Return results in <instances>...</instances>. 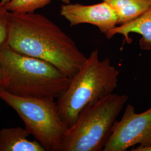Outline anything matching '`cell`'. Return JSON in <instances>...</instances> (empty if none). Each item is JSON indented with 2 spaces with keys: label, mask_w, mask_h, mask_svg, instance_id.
Returning <instances> with one entry per match:
<instances>
[{
  "label": "cell",
  "mask_w": 151,
  "mask_h": 151,
  "mask_svg": "<svg viewBox=\"0 0 151 151\" xmlns=\"http://www.w3.org/2000/svg\"><path fill=\"white\" fill-rule=\"evenodd\" d=\"M10 12L5 5L0 2V48L7 43L9 33V16Z\"/></svg>",
  "instance_id": "cell-12"
},
{
  "label": "cell",
  "mask_w": 151,
  "mask_h": 151,
  "mask_svg": "<svg viewBox=\"0 0 151 151\" xmlns=\"http://www.w3.org/2000/svg\"><path fill=\"white\" fill-rule=\"evenodd\" d=\"M2 88L17 96L58 99L70 78L48 62L16 52L6 44L0 48Z\"/></svg>",
  "instance_id": "cell-2"
},
{
  "label": "cell",
  "mask_w": 151,
  "mask_h": 151,
  "mask_svg": "<svg viewBox=\"0 0 151 151\" xmlns=\"http://www.w3.org/2000/svg\"><path fill=\"white\" fill-rule=\"evenodd\" d=\"M0 99L16 111L45 151H59L68 127L59 115L54 98L20 97L0 88Z\"/></svg>",
  "instance_id": "cell-5"
},
{
  "label": "cell",
  "mask_w": 151,
  "mask_h": 151,
  "mask_svg": "<svg viewBox=\"0 0 151 151\" xmlns=\"http://www.w3.org/2000/svg\"><path fill=\"white\" fill-rule=\"evenodd\" d=\"M137 33L142 35L139 45L142 50H151V7L143 14L134 20L115 27L105 35L108 39H111L116 34L124 36L126 43H130V33Z\"/></svg>",
  "instance_id": "cell-8"
},
{
  "label": "cell",
  "mask_w": 151,
  "mask_h": 151,
  "mask_svg": "<svg viewBox=\"0 0 151 151\" xmlns=\"http://www.w3.org/2000/svg\"><path fill=\"white\" fill-rule=\"evenodd\" d=\"M128 100L127 95L112 93L84 108L68 128L58 151H103Z\"/></svg>",
  "instance_id": "cell-4"
},
{
  "label": "cell",
  "mask_w": 151,
  "mask_h": 151,
  "mask_svg": "<svg viewBox=\"0 0 151 151\" xmlns=\"http://www.w3.org/2000/svg\"><path fill=\"white\" fill-rule=\"evenodd\" d=\"M60 15L69 22L70 26L90 24L97 27L105 35L118 25L116 12L104 1L92 5L64 4L61 6Z\"/></svg>",
  "instance_id": "cell-7"
},
{
  "label": "cell",
  "mask_w": 151,
  "mask_h": 151,
  "mask_svg": "<svg viewBox=\"0 0 151 151\" xmlns=\"http://www.w3.org/2000/svg\"><path fill=\"white\" fill-rule=\"evenodd\" d=\"M137 145L140 148L151 146V108L142 113L128 104L122 119L114 124L104 151H125Z\"/></svg>",
  "instance_id": "cell-6"
},
{
  "label": "cell",
  "mask_w": 151,
  "mask_h": 151,
  "mask_svg": "<svg viewBox=\"0 0 151 151\" xmlns=\"http://www.w3.org/2000/svg\"><path fill=\"white\" fill-rule=\"evenodd\" d=\"M30 135L22 127L0 130V151H45L37 140L28 139Z\"/></svg>",
  "instance_id": "cell-9"
},
{
  "label": "cell",
  "mask_w": 151,
  "mask_h": 151,
  "mask_svg": "<svg viewBox=\"0 0 151 151\" xmlns=\"http://www.w3.org/2000/svg\"><path fill=\"white\" fill-rule=\"evenodd\" d=\"M52 0H10L6 4L10 12L14 14H27L34 12L39 9L49 4ZM65 4L70 3V0H60Z\"/></svg>",
  "instance_id": "cell-11"
},
{
  "label": "cell",
  "mask_w": 151,
  "mask_h": 151,
  "mask_svg": "<svg viewBox=\"0 0 151 151\" xmlns=\"http://www.w3.org/2000/svg\"><path fill=\"white\" fill-rule=\"evenodd\" d=\"M150 1H151V0H150Z\"/></svg>",
  "instance_id": "cell-16"
},
{
  "label": "cell",
  "mask_w": 151,
  "mask_h": 151,
  "mask_svg": "<svg viewBox=\"0 0 151 151\" xmlns=\"http://www.w3.org/2000/svg\"><path fill=\"white\" fill-rule=\"evenodd\" d=\"M3 83H4V77H3V72H2V67L0 64V88H2L3 86Z\"/></svg>",
  "instance_id": "cell-14"
},
{
  "label": "cell",
  "mask_w": 151,
  "mask_h": 151,
  "mask_svg": "<svg viewBox=\"0 0 151 151\" xmlns=\"http://www.w3.org/2000/svg\"><path fill=\"white\" fill-rule=\"evenodd\" d=\"M132 151H151V146L147 147L145 148H140V147H137L135 149H132Z\"/></svg>",
  "instance_id": "cell-13"
},
{
  "label": "cell",
  "mask_w": 151,
  "mask_h": 151,
  "mask_svg": "<svg viewBox=\"0 0 151 151\" xmlns=\"http://www.w3.org/2000/svg\"><path fill=\"white\" fill-rule=\"evenodd\" d=\"M10 1V0H0V2L2 3V4H4V5H6V4H7Z\"/></svg>",
  "instance_id": "cell-15"
},
{
  "label": "cell",
  "mask_w": 151,
  "mask_h": 151,
  "mask_svg": "<svg viewBox=\"0 0 151 151\" xmlns=\"http://www.w3.org/2000/svg\"><path fill=\"white\" fill-rule=\"evenodd\" d=\"M116 12L118 24L123 25L143 14L151 7L150 0H103Z\"/></svg>",
  "instance_id": "cell-10"
},
{
  "label": "cell",
  "mask_w": 151,
  "mask_h": 151,
  "mask_svg": "<svg viewBox=\"0 0 151 151\" xmlns=\"http://www.w3.org/2000/svg\"><path fill=\"white\" fill-rule=\"evenodd\" d=\"M119 75L108 58L100 60L98 50H93L57 99L58 114L66 125L70 128L74 124L84 108L113 93Z\"/></svg>",
  "instance_id": "cell-3"
},
{
  "label": "cell",
  "mask_w": 151,
  "mask_h": 151,
  "mask_svg": "<svg viewBox=\"0 0 151 151\" xmlns=\"http://www.w3.org/2000/svg\"><path fill=\"white\" fill-rule=\"evenodd\" d=\"M6 44L16 52L54 65L70 78L87 60L73 40L58 26L35 12L9 13Z\"/></svg>",
  "instance_id": "cell-1"
}]
</instances>
